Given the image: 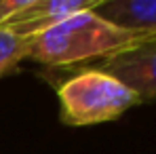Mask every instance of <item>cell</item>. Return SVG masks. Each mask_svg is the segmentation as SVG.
<instances>
[{"label":"cell","mask_w":156,"mask_h":154,"mask_svg":"<svg viewBox=\"0 0 156 154\" xmlns=\"http://www.w3.org/2000/svg\"><path fill=\"white\" fill-rule=\"evenodd\" d=\"M148 40H156V34L125 30L99 17L95 11H87L32 36L27 59L49 68H66L105 59Z\"/></svg>","instance_id":"obj_1"},{"label":"cell","mask_w":156,"mask_h":154,"mask_svg":"<svg viewBox=\"0 0 156 154\" xmlns=\"http://www.w3.org/2000/svg\"><path fill=\"white\" fill-rule=\"evenodd\" d=\"M57 97L59 118L68 127L110 123L141 103L129 87L99 68H87L66 78L57 89Z\"/></svg>","instance_id":"obj_2"},{"label":"cell","mask_w":156,"mask_h":154,"mask_svg":"<svg viewBox=\"0 0 156 154\" xmlns=\"http://www.w3.org/2000/svg\"><path fill=\"white\" fill-rule=\"evenodd\" d=\"M99 70L129 87L141 103L156 102V40L105 57Z\"/></svg>","instance_id":"obj_3"},{"label":"cell","mask_w":156,"mask_h":154,"mask_svg":"<svg viewBox=\"0 0 156 154\" xmlns=\"http://www.w3.org/2000/svg\"><path fill=\"white\" fill-rule=\"evenodd\" d=\"M104 2L105 0H38L26 11L17 13L13 19H9L2 27L19 36H36L74 15L95 11Z\"/></svg>","instance_id":"obj_4"},{"label":"cell","mask_w":156,"mask_h":154,"mask_svg":"<svg viewBox=\"0 0 156 154\" xmlns=\"http://www.w3.org/2000/svg\"><path fill=\"white\" fill-rule=\"evenodd\" d=\"M95 13L118 27L156 34V0H105Z\"/></svg>","instance_id":"obj_5"},{"label":"cell","mask_w":156,"mask_h":154,"mask_svg":"<svg viewBox=\"0 0 156 154\" xmlns=\"http://www.w3.org/2000/svg\"><path fill=\"white\" fill-rule=\"evenodd\" d=\"M32 36H19L0 26V76L13 72L21 59H27Z\"/></svg>","instance_id":"obj_6"},{"label":"cell","mask_w":156,"mask_h":154,"mask_svg":"<svg viewBox=\"0 0 156 154\" xmlns=\"http://www.w3.org/2000/svg\"><path fill=\"white\" fill-rule=\"evenodd\" d=\"M38 0H0V26H4L9 19H13L17 13L26 11Z\"/></svg>","instance_id":"obj_7"}]
</instances>
